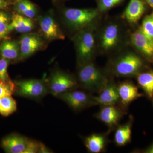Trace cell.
I'll list each match as a JSON object with an SVG mask.
<instances>
[{
  "instance_id": "obj_14",
  "label": "cell",
  "mask_w": 153,
  "mask_h": 153,
  "mask_svg": "<svg viewBox=\"0 0 153 153\" xmlns=\"http://www.w3.org/2000/svg\"><path fill=\"white\" fill-rule=\"evenodd\" d=\"M84 144L88 151L91 153H100L105 151L108 143L106 135L93 134L84 139Z\"/></svg>"
},
{
  "instance_id": "obj_3",
  "label": "cell",
  "mask_w": 153,
  "mask_h": 153,
  "mask_svg": "<svg viewBox=\"0 0 153 153\" xmlns=\"http://www.w3.org/2000/svg\"><path fill=\"white\" fill-rule=\"evenodd\" d=\"M57 96L75 111L97 105L94 96L82 91L70 90Z\"/></svg>"
},
{
  "instance_id": "obj_32",
  "label": "cell",
  "mask_w": 153,
  "mask_h": 153,
  "mask_svg": "<svg viewBox=\"0 0 153 153\" xmlns=\"http://www.w3.org/2000/svg\"><path fill=\"white\" fill-rule=\"evenodd\" d=\"M50 151L43 144L40 143V148H39L38 153H50Z\"/></svg>"
},
{
  "instance_id": "obj_19",
  "label": "cell",
  "mask_w": 153,
  "mask_h": 153,
  "mask_svg": "<svg viewBox=\"0 0 153 153\" xmlns=\"http://www.w3.org/2000/svg\"><path fill=\"white\" fill-rule=\"evenodd\" d=\"M118 27L116 25H108L105 30L102 38V47L105 50H109L114 47L118 39Z\"/></svg>"
},
{
  "instance_id": "obj_20",
  "label": "cell",
  "mask_w": 153,
  "mask_h": 153,
  "mask_svg": "<svg viewBox=\"0 0 153 153\" xmlns=\"http://www.w3.org/2000/svg\"><path fill=\"white\" fill-rule=\"evenodd\" d=\"M0 54L7 60H16L20 57L19 45L15 41L6 40L0 45Z\"/></svg>"
},
{
  "instance_id": "obj_11",
  "label": "cell",
  "mask_w": 153,
  "mask_h": 153,
  "mask_svg": "<svg viewBox=\"0 0 153 153\" xmlns=\"http://www.w3.org/2000/svg\"><path fill=\"white\" fill-rule=\"evenodd\" d=\"M42 33L47 40H63L65 36L53 17L46 16L39 20Z\"/></svg>"
},
{
  "instance_id": "obj_5",
  "label": "cell",
  "mask_w": 153,
  "mask_h": 153,
  "mask_svg": "<svg viewBox=\"0 0 153 153\" xmlns=\"http://www.w3.org/2000/svg\"><path fill=\"white\" fill-rule=\"evenodd\" d=\"M97 15V11L94 9H67L64 12L66 21L72 27L77 29L90 23Z\"/></svg>"
},
{
  "instance_id": "obj_12",
  "label": "cell",
  "mask_w": 153,
  "mask_h": 153,
  "mask_svg": "<svg viewBox=\"0 0 153 153\" xmlns=\"http://www.w3.org/2000/svg\"><path fill=\"white\" fill-rule=\"evenodd\" d=\"M94 98L97 105H100L102 106L116 105L119 103L117 85L114 82L109 81L101 92L99 93L98 95L94 96Z\"/></svg>"
},
{
  "instance_id": "obj_31",
  "label": "cell",
  "mask_w": 153,
  "mask_h": 153,
  "mask_svg": "<svg viewBox=\"0 0 153 153\" xmlns=\"http://www.w3.org/2000/svg\"><path fill=\"white\" fill-rule=\"evenodd\" d=\"M10 21L8 14L5 12L0 11V24L3 23H10Z\"/></svg>"
},
{
  "instance_id": "obj_22",
  "label": "cell",
  "mask_w": 153,
  "mask_h": 153,
  "mask_svg": "<svg viewBox=\"0 0 153 153\" xmlns=\"http://www.w3.org/2000/svg\"><path fill=\"white\" fill-rule=\"evenodd\" d=\"M17 110V103L12 96H7L0 98V114L8 116Z\"/></svg>"
},
{
  "instance_id": "obj_18",
  "label": "cell",
  "mask_w": 153,
  "mask_h": 153,
  "mask_svg": "<svg viewBox=\"0 0 153 153\" xmlns=\"http://www.w3.org/2000/svg\"><path fill=\"white\" fill-rule=\"evenodd\" d=\"M145 11V6L141 0H130L124 13L129 22L135 23L141 18Z\"/></svg>"
},
{
  "instance_id": "obj_25",
  "label": "cell",
  "mask_w": 153,
  "mask_h": 153,
  "mask_svg": "<svg viewBox=\"0 0 153 153\" xmlns=\"http://www.w3.org/2000/svg\"><path fill=\"white\" fill-rule=\"evenodd\" d=\"M9 63V60L2 57L0 59V81L6 82L10 80L7 71Z\"/></svg>"
},
{
  "instance_id": "obj_30",
  "label": "cell",
  "mask_w": 153,
  "mask_h": 153,
  "mask_svg": "<svg viewBox=\"0 0 153 153\" xmlns=\"http://www.w3.org/2000/svg\"><path fill=\"white\" fill-rule=\"evenodd\" d=\"M37 13V9L36 7L33 4L31 3L27 10L23 14V16L32 19L36 16Z\"/></svg>"
},
{
  "instance_id": "obj_23",
  "label": "cell",
  "mask_w": 153,
  "mask_h": 153,
  "mask_svg": "<svg viewBox=\"0 0 153 153\" xmlns=\"http://www.w3.org/2000/svg\"><path fill=\"white\" fill-rule=\"evenodd\" d=\"M140 30L147 38L153 41V13L145 17Z\"/></svg>"
},
{
  "instance_id": "obj_21",
  "label": "cell",
  "mask_w": 153,
  "mask_h": 153,
  "mask_svg": "<svg viewBox=\"0 0 153 153\" xmlns=\"http://www.w3.org/2000/svg\"><path fill=\"white\" fill-rule=\"evenodd\" d=\"M138 83L150 98L153 97V71L141 73L138 75Z\"/></svg>"
},
{
  "instance_id": "obj_34",
  "label": "cell",
  "mask_w": 153,
  "mask_h": 153,
  "mask_svg": "<svg viewBox=\"0 0 153 153\" xmlns=\"http://www.w3.org/2000/svg\"><path fill=\"white\" fill-rule=\"evenodd\" d=\"M145 153H153V143L149 147L143 151Z\"/></svg>"
},
{
  "instance_id": "obj_33",
  "label": "cell",
  "mask_w": 153,
  "mask_h": 153,
  "mask_svg": "<svg viewBox=\"0 0 153 153\" xmlns=\"http://www.w3.org/2000/svg\"><path fill=\"white\" fill-rule=\"evenodd\" d=\"M9 5V3L5 0H0V10L6 9Z\"/></svg>"
},
{
  "instance_id": "obj_15",
  "label": "cell",
  "mask_w": 153,
  "mask_h": 153,
  "mask_svg": "<svg viewBox=\"0 0 153 153\" xmlns=\"http://www.w3.org/2000/svg\"><path fill=\"white\" fill-rule=\"evenodd\" d=\"M10 25L11 30L19 33H28L34 29V23L32 19L19 13L13 14Z\"/></svg>"
},
{
  "instance_id": "obj_10",
  "label": "cell",
  "mask_w": 153,
  "mask_h": 153,
  "mask_svg": "<svg viewBox=\"0 0 153 153\" xmlns=\"http://www.w3.org/2000/svg\"><path fill=\"white\" fill-rule=\"evenodd\" d=\"M120 106L126 109L127 107L137 99L142 96L138 89L133 83L129 81L121 82L117 85Z\"/></svg>"
},
{
  "instance_id": "obj_1",
  "label": "cell",
  "mask_w": 153,
  "mask_h": 153,
  "mask_svg": "<svg viewBox=\"0 0 153 153\" xmlns=\"http://www.w3.org/2000/svg\"><path fill=\"white\" fill-rule=\"evenodd\" d=\"M78 79L84 89L99 93L109 82L102 73L91 63L83 64L78 73Z\"/></svg>"
},
{
  "instance_id": "obj_28",
  "label": "cell",
  "mask_w": 153,
  "mask_h": 153,
  "mask_svg": "<svg viewBox=\"0 0 153 153\" xmlns=\"http://www.w3.org/2000/svg\"><path fill=\"white\" fill-rule=\"evenodd\" d=\"M31 3L28 0H22L17 3L15 8L19 13L23 15L27 10Z\"/></svg>"
},
{
  "instance_id": "obj_26",
  "label": "cell",
  "mask_w": 153,
  "mask_h": 153,
  "mask_svg": "<svg viewBox=\"0 0 153 153\" xmlns=\"http://www.w3.org/2000/svg\"><path fill=\"white\" fill-rule=\"evenodd\" d=\"M122 1L123 0H99V8L101 11H106Z\"/></svg>"
},
{
  "instance_id": "obj_35",
  "label": "cell",
  "mask_w": 153,
  "mask_h": 153,
  "mask_svg": "<svg viewBox=\"0 0 153 153\" xmlns=\"http://www.w3.org/2000/svg\"><path fill=\"white\" fill-rule=\"evenodd\" d=\"M153 8V0H145Z\"/></svg>"
},
{
  "instance_id": "obj_16",
  "label": "cell",
  "mask_w": 153,
  "mask_h": 153,
  "mask_svg": "<svg viewBox=\"0 0 153 153\" xmlns=\"http://www.w3.org/2000/svg\"><path fill=\"white\" fill-rule=\"evenodd\" d=\"M131 41L134 45L146 56H153V41L147 38L140 30L132 34Z\"/></svg>"
},
{
  "instance_id": "obj_29",
  "label": "cell",
  "mask_w": 153,
  "mask_h": 153,
  "mask_svg": "<svg viewBox=\"0 0 153 153\" xmlns=\"http://www.w3.org/2000/svg\"><path fill=\"white\" fill-rule=\"evenodd\" d=\"M10 23H3L0 24V40L7 38L9 33L12 31Z\"/></svg>"
},
{
  "instance_id": "obj_24",
  "label": "cell",
  "mask_w": 153,
  "mask_h": 153,
  "mask_svg": "<svg viewBox=\"0 0 153 153\" xmlns=\"http://www.w3.org/2000/svg\"><path fill=\"white\" fill-rule=\"evenodd\" d=\"M16 90V84L10 80L0 81V98L7 96H12Z\"/></svg>"
},
{
  "instance_id": "obj_4",
  "label": "cell",
  "mask_w": 153,
  "mask_h": 153,
  "mask_svg": "<svg viewBox=\"0 0 153 153\" xmlns=\"http://www.w3.org/2000/svg\"><path fill=\"white\" fill-rule=\"evenodd\" d=\"M76 80L70 74L57 71L52 74L49 84V91L53 95L57 96L76 87Z\"/></svg>"
},
{
  "instance_id": "obj_2",
  "label": "cell",
  "mask_w": 153,
  "mask_h": 153,
  "mask_svg": "<svg viewBox=\"0 0 153 153\" xmlns=\"http://www.w3.org/2000/svg\"><path fill=\"white\" fill-rule=\"evenodd\" d=\"M15 84L17 93L25 97L40 98L46 95L49 91L48 85L40 79L20 80L16 82Z\"/></svg>"
},
{
  "instance_id": "obj_8",
  "label": "cell",
  "mask_w": 153,
  "mask_h": 153,
  "mask_svg": "<svg viewBox=\"0 0 153 153\" xmlns=\"http://www.w3.org/2000/svg\"><path fill=\"white\" fill-rule=\"evenodd\" d=\"M43 42L36 34H25L21 37L19 42L20 58L25 59L30 57L43 46Z\"/></svg>"
},
{
  "instance_id": "obj_17",
  "label": "cell",
  "mask_w": 153,
  "mask_h": 153,
  "mask_svg": "<svg viewBox=\"0 0 153 153\" xmlns=\"http://www.w3.org/2000/svg\"><path fill=\"white\" fill-rule=\"evenodd\" d=\"M132 120L126 123L118 125L114 134V141L118 146H123L131 141Z\"/></svg>"
},
{
  "instance_id": "obj_13",
  "label": "cell",
  "mask_w": 153,
  "mask_h": 153,
  "mask_svg": "<svg viewBox=\"0 0 153 153\" xmlns=\"http://www.w3.org/2000/svg\"><path fill=\"white\" fill-rule=\"evenodd\" d=\"M29 140L17 134L6 137L1 141L2 146L5 152L8 153H23Z\"/></svg>"
},
{
  "instance_id": "obj_27",
  "label": "cell",
  "mask_w": 153,
  "mask_h": 153,
  "mask_svg": "<svg viewBox=\"0 0 153 153\" xmlns=\"http://www.w3.org/2000/svg\"><path fill=\"white\" fill-rule=\"evenodd\" d=\"M40 143L29 140L27 145L23 153H38Z\"/></svg>"
},
{
  "instance_id": "obj_7",
  "label": "cell",
  "mask_w": 153,
  "mask_h": 153,
  "mask_svg": "<svg viewBox=\"0 0 153 153\" xmlns=\"http://www.w3.org/2000/svg\"><path fill=\"white\" fill-rule=\"evenodd\" d=\"M101 108L96 114V117L112 130L118 125L124 114L125 109L116 105H102Z\"/></svg>"
},
{
  "instance_id": "obj_9",
  "label": "cell",
  "mask_w": 153,
  "mask_h": 153,
  "mask_svg": "<svg viewBox=\"0 0 153 153\" xmlns=\"http://www.w3.org/2000/svg\"><path fill=\"white\" fill-rule=\"evenodd\" d=\"M94 43V36L91 32H83L79 36L77 41V52L82 65L88 63L92 57Z\"/></svg>"
},
{
  "instance_id": "obj_6",
  "label": "cell",
  "mask_w": 153,
  "mask_h": 153,
  "mask_svg": "<svg viewBox=\"0 0 153 153\" xmlns=\"http://www.w3.org/2000/svg\"><path fill=\"white\" fill-rule=\"evenodd\" d=\"M142 66L140 57L133 54L124 55L114 64V71L118 76H129L136 74Z\"/></svg>"
}]
</instances>
